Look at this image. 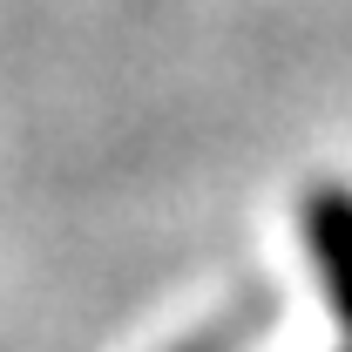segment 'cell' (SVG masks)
Instances as JSON below:
<instances>
[{"label":"cell","mask_w":352,"mask_h":352,"mask_svg":"<svg viewBox=\"0 0 352 352\" xmlns=\"http://www.w3.org/2000/svg\"><path fill=\"white\" fill-rule=\"evenodd\" d=\"M305 230L325 264V292H332L339 318L352 325V190H318L305 204Z\"/></svg>","instance_id":"6da1fadb"}]
</instances>
